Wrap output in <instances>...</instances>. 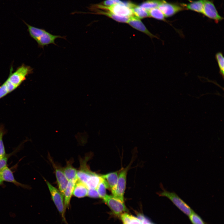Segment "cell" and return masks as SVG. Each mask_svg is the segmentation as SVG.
<instances>
[{
	"instance_id": "2e32d148",
	"label": "cell",
	"mask_w": 224,
	"mask_h": 224,
	"mask_svg": "<svg viewBox=\"0 0 224 224\" xmlns=\"http://www.w3.org/2000/svg\"><path fill=\"white\" fill-rule=\"evenodd\" d=\"M72 160L67 161L65 167L63 168L64 174L68 181L77 180V170L72 166Z\"/></svg>"
},
{
	"instance_id": "cb8c5ba5",
	"label": "cell",
	"mask_w": 224,
	"mask_h": 224,
	"mask_svg": "<svg viewBox=\"0 0 224 224\" xmlns=\"http://www.w3.org/2000/svg\"><path fill=\"white\" fill-rule=\"evenodd\" d=\"M215 58L218 66L219 73L223 78L224 75V57L222 54L220 52L217 53Z\"/></svg>"
},
{
	"instance_id": "9c48e42d",
	"label": "cell",
	"mask_w": 224,
	"mask_h": 224,
	"mask_svg": "<svg viewBox=\"0 0 224 224\" xmlns=\"http://www.w3.org/2000/svg\"><path fill=\"white\" fill-rule=\"evenodd\" d=\"M202 14L208 18L218 22L223 19L218 13L213 2L211 1L206 0L205 2Z\"/></svg>"
},
{
	"instance_id": "83f0119b",
	"label": "cell",
	"mask_w": 224,
	"mask_h": 224,
	"mask_svg": "<svg viewBox=\"0 0 224 224\" xmlns=\"http://www.w3.org/2000/svg\"><path fill=\"white\" fill-rule=\"evenodd\" d=\"M87 196L91 198H100L98 193L96 189H88Z\"/></svg>"
},
{
	"instance_id": "7a4b0ae2",
	"label": "cell",
	"mask_w": 224,
	"mask_h": 224,
	"mask_svg": "<svg viewBox=\"0 0 224 224\" xmlns=\"http://www.w3.org/2000/svg\"><path fill=\"white\" fill-rule=\"evenodd\" d=\"M33 70L30 66L22 64L12 72L13 67H11L7 79L17 88L26 80L29 75L33 73Z\"/></svg>"
},
{
	"instance_id": "8fae6325",
	"label": "cell",
	"mask_w": 224,
	"mask_h": 224,
	"mask_svg": "<svg viewBox=\"0 0 224 224\" xmlns=\"http://www.w3.org/2000/svg\"><path fill=\"white\" fill-rule=\"evenodd\" d=\"M158 8L163 13L165 17H171L184 9L181 5L168 2L164 0Z\"/></svg>"
},
{
	"instance_id": "d4e9b609",
	"label": "cell",
	"mask_w": 224,
	"mask_h": 224,
	"mask_svg": "<svg viewBox=\"0 0 224 224\" xmlns=\"http://www.w3.org/2000/svg\"><path fill=\"white\" fill-rule=\"evenodd\" d=\"M7 131L5 129L4 126L0 124V157L5 156L6 154L5 146L3 143V138Z\"/></svg>"
},
{
	"instance_id": "d6986e66",
	"label": "cell",
	"mask_w": 224,
	"mask_h": 224,
	"mask_svg": "<svg viewBox=\"0 0 224 224\" xmlns=\"http://www.w3.org/2000/svg\"><path fill=\"white\" fill-rule=\"evenodd\" d=\"M206 0H198L192 1L187 4H183L181 6L187 10L202 13L203 7Z\"/></svg>"
},
{
	"instance_id": "44dd1931",
	"label": "cell",
	"mask_w": 224,
	"mask_h": 224,
	"mask_svg": "<svg viewBox=\"0 0 224 224\" xmlns=\"http://www.w3.org/2000/svg\"><path fill=\"white\" fill-rule=\"evenodd\" d=\"M164 0H147L139 6L147 11L155 8L158 7L159 6Z\"/></svg>"
},
{
	"instance_id": "8992f818",
	"label": "cell",
	"mask_w": 224,
	"mask_h": 224,
	"mask_svg": "<svg viewBox=\"0 0 224 224\" xmlns=\"http://www.w3.org/2000/svg\"><path fill=\"white\" fill-rule=\"evenodd\" d=\"M102 199L114 214L116 216H120L121 214L127 211L124 202L112 195L107 194Z\"/></svg>"
},
{
	"instance_id": "603a6c76",
	"label": "cell",
	"mask_w": 224,
	"mask_h": 224,
	"mask_svg": "<svg viewBox=\"0 0 224 224\" xmlns=\"http://www.w3.org/2000/svg\"><path fill=\"white\" fill-rule=\"evenodd\" d=\"M150 17L156 19L164 21L165 17L162 12L157 7L152 9L148 11Z\"/></svg>"
},
{
	"instance_id": "5bb4252c",
	"label": "cell",
	"mask_w": 224,
	"mask_h": 224,
	"mask_svg": "<svg viewBox=\"0 0 224 224\" xmlns=\"http://www.w3.org/2000/svg\"><path fill=\"white\" fill-rule=\"evenodd\" d=\"M119 172V171H117L101 175L102 178L106 181L112 194L116 189Z\"/></svg>"
},
{
	"instance_id": "484cf974",
	"label": "cell",
	"mask_w": 224,
	"mask_h": 224,
	"mask_svg": "<svg viewBox=\"0 0 224 224\" xmlns=\"http://www.w3.org/2000/svg\"><path fill=\"white\" fill-rule=\"evenodd\" d=\"M193 224H207L201 217L194 211L189 216Z\"/></svg>"
},
{
	"instance_id": "9a60e30c",
	"label": "cell",
	"mask_w": 224,
	"mask_h": 224,
	"mask_svg": "<svg viewBox=\"0 0 224 224\" xmlns=\"http://www.w3.org/2000/svg\"><path fill=\"white\" fill-rule=\"evenodd\" d=\"M88 189L83 182L77 180L73 190V195L78 198H82L87 196Z\"/></svg>"
},
{
	"instance_id": "f1b7e54d",
	"label": "cell",
	"mask_w": 224,
	"mask_h": 224,
	"mask_svg": "<svg viewBox=\"0 0 224 224\" xmlns=\"http://www.w3.org/2000/svg\"><path fill=\"white\" fill-rule=\"evenodd\" d=\"M8 156L6 155L2 157H0V170L7 166Z\"/></svg>"
},
{
	"instance_id": "7402d4cb",
	"label": "cell",
	"mask_w": 224,
	"mask_h": 224,
	"mask_svg": "<svg viewBox=\"0 0 224 224\" xmlns=\"http://www.w3.org/2000/svg\"><path fill=\"white\" fill-rule=\"evenodd\" d=\"M107 189H109L108 186L106 181L103 178L96 189L100 198L102 199L107 194Z\"/></svg>"
},
{
	"instance_id": "30bf717a",
	"label": "cell",
	"mask_w": 224,
	"mask_h": 224,
	"mask_svg": "<svg viewBox=\"0 0 224 224\" xmlns=\"http://www.w3.org/2000/svg\"><path fill=\"white\" fill-rule=\"evenodd\" d=\"M54 167L59 190L63 195L64 190L68 182L66 178L63 168L59 165L54 163L51 159H50Z\"/></svg>"
},
{
	"instance_id": "ba28073f",
	"label": "cell",
	"mask_w": 224,
	"mask_h": 224,
	"mask_svg": "<svg viewBox=\"0 0 224 224\" xmlns=\"http://www.w3.org/2000/svg\"><path fill=\"white\" fill-rule=\"evenodd\" d=\"M90 157L87 156L84 158L80 159V166L77 172V179L85 184L96 173L91 171L88 166L87 162Z\"/></svg>"
},
{
	"instance_id": "4316f807",
	"label": "cell",
	"mask_w": 224,
	"mask_h": 224,
	"mask_svg": "<svg viewBox=\"0 0 224 224\" xmlns=\"http://www.w3.org/2000/svg\"><path fill=\"white\" fill-rule=\"evenodd\" d=\"M120 0H106L102 2L101 5L105 6H110L122 2Z\"/></svg>"
},
{
	"instance_id": "3957f363",
	"label": "cell",
	"mask_w": 224,
	"mask_h": 224,
	"mask_svg": "<svg viewBox=\"0 0 224 224\" xmlns=\"http://www.w3.org/2000/svg\"><path fill=\"white\" fill-rule=\"evenodd\" d=\"M161 185L162 190L157 193L159 196L168 198L180 210L189 216L194 212L190 207L175 192H170L166 190L162 184Z\"/></svg>"
},
{
	"instance_id": "ffe728a7",
	"label": "cell",
	"mask_w": 224,
	"mask_h": 224,
	"mask_svg": "<svg viewBox=\"0 0 224 224\" xmlns=\"http://www.w3.org/2000/svg\"><path fill=\"white\" fill-rule=\"evenodd\" d=\"M130 8L133 15H135L134 16L139 19H143L150 17L148 11L139 6L131 3Z\"/></svg>"
},
{
	"instance_id": "e0dca14e",
	"label": "cell",
	"mask_w": 224,
	"mask_h": 224,
	"mask_svg": "<svg viewBox=\"0 0 224 224\" xmlns=\"http://www.w3.org/2000/svg\"><path fill=\"white\" fill-rule=\"evenodd\" d=\"M77 181V180L68 181L64 190L63 196L64 203L66 208H68L69 206L74 187Z\"/></svg>"
},
{
	"instance_id": "4fadbf2b",
	"label": "cell",
	"mask_w": 224,
	"mask_h": 224,
	"mask_svg": "<svg viewBox=\"0 0 224 224\" xmlns=\"http://www.w3.org/2000/svg\"><path fill=\"white\" fill-rule=\"evenodd\" d=\"M0 179L4 181L12 183L16 185L26 189H30V186L27 184H21L15 179L13 172L7 166L0 170Z\"/></svg>"
},
{
	"instance_id": "52a82bcc",
	"label": "cell",
	"mask_w": 224,
	"mask_h": 224,
	"mask_svg": "<svg viewBox=\"0 0 224 224\" xmlns=\"http://www.w3.org/2000/svg\"><path fill=\"white\" fill-rule=\"evenodd\" d=\"M129 166L122 168L119 170L116 189L112 195L115 198L124 201V194L126 188L127 174Z\"/></svg>"
},
{
	"instance_id": "6da1fadb",
	"label": "cell",
	"mask_w": 224,
	"mask_h": 224,
	"mask_svg": "<svg viewBox=\"0 0 224 224\" xmlns=\"http://www.w3.org/2000/svg\"><path fill=\"white\" fill-rule=\"evenodd\" d=\"M28 27L27 30L30 36L37 42L38 47L44 49V46L53 44L57 45L55 43L57 38L66 40V36L55 35L51 34L43 29L39 28L28 24L23 21Z\"/></svg>"
},
{
	"instance_id": "ac0fdd59",
	"label": "cell",
	"mask_w": 224,
	"mask_h": 224,
	"mask_svg": "<svg viewBox=\"0 0 224 224\" xmlns=\"http://www.w3.org/2000/svg\"><path fill=\"white\" fill-rule=\"evenodd\" d=\"M95 14L105 15L119 22L127 23L129 17L120 16L116 15L109 11L93 8Z\"/></svg>"
},
{
	"instance_id": "277c9868",
	"label": "cell",
	"mask_w": 224,
	"mask_h": 224,
	"mask_svg": "<svg viewBox=\"0 0 224 224\" xmlns=\"http://www.w3.org/2000/svg\"><path fill=\"white\" fill-rule=\"evenodd\" d=\"M45 181L49 191L52 200L61 216L63 221L67 224L65 218L66 208L64 203L63 195L59 190L54 187L48 181L46 180Z\"/></svg>"
},
{
	"instance_id": "7c38bea8",
	"label": "cell",
	"mask_w": 224,
	"mask_h": 224,
	"mask_svg": "<svg viewBox=\"0 0 224 224\" xmlns=\"http://www.w3.org/2000/svg\"><path fill=\"white\" fill-rule=\"evenodd\" d=\"M127 23L133 28L146 34L151 39H159L148 30L140 19L134 15L129 17Z\"/></svg>"
},
{
	"instance_id": "1f68e13d",
	"label": "cell",
	"mask_w": 224,
	"mask_h": 224,
	"mask_svg": "<svg viewBox=\"0 0 224 224\" xmlns=\"http://www.w3.org/2000/svg\"><path fill=\"white\" fill-rule=\"evenodd\" d=\"M3 182V181L0 179V185H1Z\"/></svg>"
},
{
	"instance_id": "f546056e",
	"label": "cell",
	"mask_w": 224,
	"mask_h": 224,
	"mask_svg": "<svg viewBox=\"0 0 224 224\" xmlns=\"http://www.w3.org/2000/svg\"><path fill=\"white\" fill-rule=\"evenodd\" d=\"M128 224H142L141 221L137 217L131 215Z\"/></svg>"
},
{
	"instance_id": "5b68a950",
	"label": "cell",
	"mask_w": 224,
	"mask_h": 224,
	"mask_svg": "<svg viewBox=\"0 0 224 224\" xmlns=\"http://www.w3.org/2000/svg\"><path fill=\"white\" fill-rule=\"evenodd\" d=\"M129 2H123L121 3L109 7L105 6L101 4H97L93 7L109 11L118 16L130 17L133 15V14L129 7Z\"/></svg>"
},
{
	"instance_id": "4dcf8cb0",
	"label": "cell",
	"mask_w": 224,
	"mask_h": 224,
	"mask_svg": "<svg viewBox=\"0 0 224 224\" xmlns=\"http://www.w3.org/2000/svg\"><path fill=\"white\" fill-rule=\"evenodd\" d=\"M138 218L141 221L142 224H154L142 215H139Z\"/></svg>"
}]
</instances>
